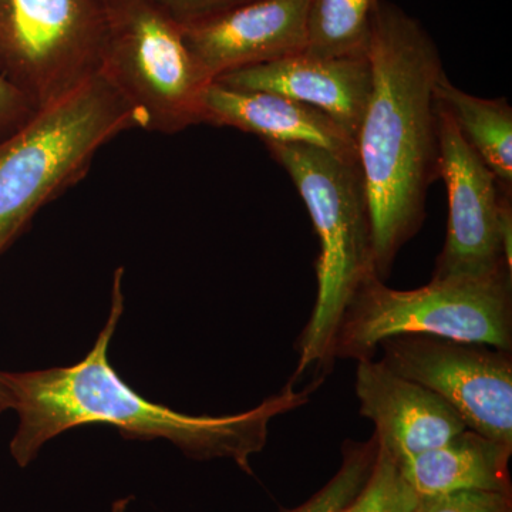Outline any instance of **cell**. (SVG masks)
Returning <instances> with one entry per match:
<instances>
[{
    "mask_svg": "<svg viewBox=\"0 0 512 512\" xmlns=\"http://www.w3.org/2000/svg\"><path fill=\"white\" fill-rule=\"evenodd\" d=\"M119 269L106 326L82 362L36 372H0V383L13 399L19 426L10 441V454L19 467H28L47 441L86 424H110L127 439H165L195 460L228 458L252 474L251 457L264 450L269 423L279 414L308 402L322 383L315 380L303 392L289 382L281 393L255 409L232 416H190L144 399L120 379L109 362V346L124 311Z\"/></svg>",
    "mask_w": 512,
    "mask_h": 512,
    "instance_id": "1",
    "label": "cell"
},
{
    "mask_svg": "<svg viewBox=\"0 0 512 512\" xmlns=\"http://www.w3.org/2000/svg\"><path fill=\"white\" fill-rule=\"evenodd\" d=\"M372 89L356 137L365 180L376 274L389 278L400 249L426 220L427 195L439 180L436 87L439 47L419 20L379 0L367 42Z\"/></svg>",
    "mask_w": 512,
    "mask_h": 512,
    "instance_id": "2",
    "label": "cell"
},
{
    "mask_svg": "<svg viewBox=\"0 0 512 512\" xmlns=\"http://www.w3.org/2000/svg\"><path fill=\"white\" fill-rule=\"evenodd\" d=\"M265 146L291 177L319 238L318 293L298 339V365L289 382L313 369L323 379L335 360L336 335L350 301L370 275H377L365 180L353 158L305 144Z\"/></svg>",
    "mask_w": 512,
    "mask_h": 512,
    "instance_id": "3",
    "label": "cell"
},
{
    "mask_svg": "<svg viewBox=\"0 0 512 512\" xmlns=\"http://www.w3.org/2000/svg\"><path fill=\"white\" fill-rule=\"evenodd\" d=\"M140 128L100 72L39 107L0 143V254L43 205L82 180L101 148Z\"/></svg>",
    "mask_w": 512,
    "mask_h": 512,
    "instance_id": "4",
    "label": "cell"
},
{
    "mask_svg": "<svg viewBox=\"0 0 512 512\" xmlns=\"http://www.w3.org/2000/svg\"><path fill=\"white\" fill-rule=\"evenodd\" d=\"M400 335L480 343L511 352L512 272L485 278H431L412 291L370 275L350 301L335 340V359H369Z\"/></svg>",
    "mask_w": 512,
    "mask_h": 512,
    "instance_id": "5",
    "label": "cell"
},
{
    "mask_svg": "<svg viewBox=\"0 0 512 512\" xmlns=\"http://www.w3.org/2000/svg\"><path fill=\"white\" fill-rule=\"evenodd\" d=\"M106 36L99 72L137 114L140 128L180 133L200 124L211 83L185 43L181 22L160 0H101Z\"/></svg>",
    "mask_w": 512,
    "mask_h": 512,
    "instance_id": "6",
    "label": "cell"
},
{
    "mask_svg": "<svg viewBox=\"0 0 512 512\" xmlns=\"http://www.w3.org/2000/svg\"><path fill=\"white\" fill-rule=\"evenodd\" d=\"M101 0H0V73L33 109L99 72Z\"/></svg>",
    "mask_w": 512,
    "mask_h": 512,
    "instance_id": "7",
    "label": "cell"
},
{
    "mask_svg": "<svg viewBox=\"0 0 512 512\" xmlns=\"http://www.w3.org/2000/svg\"><path fill=\"white\" fill-rule=\"evenodd\" d=\"M379 348L384 365L436 393L467 429L512 446L511 352L427 335L393 336Z\"/></svg>",
    "mask_w": 512,
    "mask_h": 512,
    "instance_id": "8",
    "label": "cell"
},
{
    "mask_svg": "<svg viewBox=\"0 0 512 512\" xmlns=\"http://www.w3.org/2000/svg\"><path fill=\"white\" fill-rule=\"evenodd\" d=\"M437 130L439 178L446 185L448 221L433 278H485L512 272L500 232L501 207L511 191L471 150L439 101Z\"/></svg>",
    "mask_w": 512,
    "mask_h": 512,
    "instance_id": "9",
    "label": "cell"
},
{
    "mask_svg": "<svg viewBox=\"0 0 512 512\" xmlns=\"http://www.w3.org/2000/svg\"><path fill=\"white\" fill-rule=\"evenodd\" d=\"M309 0H248L181 23L192 57L214 82L224 74L299 55L308 45Z\"/></svg>",
    "mask_w": 512,
    "mask_h": 512,
    "instance_id": "10",
    "label": "cell"
},
{
    "mask_svg": "<svg viewBox=\"0 0 512 512\" xmlns=\"http://www.w3.org/2000/svg\"><path fill=\"white\" fill-rule=\"evenodd\" d=\"M355 390L360 414L375 424L377 444L400 464L467 429L441 397L382 360H357Z\"/></svg>",
    "mask_w": 512,
    "mask_h": 512,
    "instance_id": "11",
    "label": "cell"
},
{
    "mask_svg": "<svg viewBox=\"0 0 512 512\" xmlns=\"http://www.w3.org/2000/svg\"><path fill=\"white\" fill-rule=\"evenodd\" d=\"M214 82L232 89L266 92L315 107L355 140L372 89V69L365 55L319 57L299 53L245 67Z\"/></svg>",
    "mask_w": 512,
    "mask_h": 512,
    "instance_id": "12",
    "label": "cell"
},
{
    "mask_svg": "<svg viewBox=\"0 0 512 512\" xmlns=\"http://www.w3.org/2000/svg\"><path fill=\"white\" fill-rule=\"evenodd\" d=\"M200 124L237 128L264 143L305 144L357 160L355 140L336 121L279 94L211 82L201 94Z\"/></svg>",
    "mask_w": 512,
    "mask_h": 512,
    "instance_id": "13",
    "label": "cell"
},
{
    "mask_svg": "<svg viewBox=\"0 0 512 512\" xmlns=\"http://www.w3.org/2000/svg\"><path fill=\"white\" fill-rule=\"evenodd\" d=\"M511 454L512 446L466 429L400 466L420 497L458 491L512 493Z\"/></svg>",
    "mask_w": 512,
    "mask_h": 512,
    "instance_id": "14",
    "label": "cell"
},
{
    "mask_svg": "<svg viewBox=\"0 0 512 512\" xmlns=\"http://www.w3.org/2000/svg\"><path fill=\"white\" fill-rule=\"evenodd\" d=\"M436 99L454 120L471 150L498 183L512 190V109L508 100L483 99L458 89L447 74L436 87Z\"/></svg>",
    "mask_w": 512,
    "mask_h": 512,
    "instance_id": "15",
    "label": "cell"
},
{
    "mask_svg": "<svg viewBox=\"0 0 512 512\" xmlns=\"http://www.w3.org/2000/svg\"><path fill=\"white\" fill-rule=\"evenodd\" d=\"M379 0H309L308 45L319 57L365 55Z\"/></svg>",
    "mask_w": 512,
    "mask_h": 512,
    "instance_id": "16",
    "label": "cell"
},
{
    "mask_svg": "<svg viewBox=\"0 0 512 512\" xmlns=\"http://www.w3.org/2000/svg\"><path fill=\"white\" fill-rule=\"evenodd\" d=\"M376 453V436L365 443L349 441L343 447L342 464L335 476L305 503L282 512H342L365 487Z\"/></svg>",
    "mask_w": 512,
    "mask_h": 512,
    "instance_id": "17",
    "label": "cell"
},
{
    "mask_svg": "<svg viewBox=\"0 0 512 512\" xmlns=\"http://www.w3.org/2000/svg\"><path fill=\"white\" fill-rule=\"evenodd\" d=\"M419 500L399 461L377 444L375 464L365 487L342 512H413Z\"/></svg>",
    "mask_w": 512,
    "mask_h": 512,
    "instance_id": "18",
    "label": "cell"
},
{
    "mask_svg": "<svg viewBox=\"0 0 512 512\" xmlns=\"http://www.w3.org/2000/svg\"><path fill=\"white\" fill-rule=\"evenodd\" d=\"M413 512H512V493L458 491L420 497Z\"/></svg>",
    "mask_w": 512,
    "mask_h": 512,
    "instance_id": "19",
    "label": "cell"
},
{
    "mask_svg": "<svg viewBox=\"0 0 512 512\" xmlns=\"http://www.w3.org/2000/svg\"><path fill=\"white\" fill-rule=\"evenodd\" d=\"M181 23L214 15L248 0H160Z\"/></svg>",
    "mask_w": 512,
    "mask_h": 512,
    "instance_id": "20",
    "label": "cell"
},
{
    "mask_svg": "<svg viewBox=\"0 0 512 512\" xmlns=\"http://www.w3.org/2000/svg\"><path fill=\"white\" fill-rule=\"evenodd\" d=\"M33 111L26 97L0 73V126L25 121Z\"/></svg>",
    "mask_w": 512,
    "mask_h": 512,
    "instance_id": "21",
    "label": "cell"
},
{
    "mask_svg": "<svg viewBox=\"0 0 512 512\" xmlns=\"http://www.w3.org/2000/svg\"><path fill=\"white\" fill-rule=\"evenodd\" d=\"M13 409V399L2 383H0V413L6 412V410Z\"/></svg>",
    "mask_w": 512,
    "mask_h": 512,
    "instance_id": "22",
    "label": "cell"
}]
</instances>
